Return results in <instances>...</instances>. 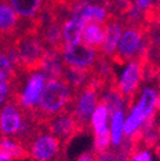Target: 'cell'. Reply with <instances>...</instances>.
I'll return each instance as SVG.
<instances>
[{"mask_svg": "<svg viewBox=\"0 0 160 161\" xmlns=\"http://www.w3.org/2000/svg\"><path fill=\"white\" fill-rule=\"evenodd\" d=\"M48 82L46 75L38 69L23 70L22 77L13 80V101L26 114L33 115Z\"/></svg>", "mask_w": 160, "mask_h": 161, "instance_id": "cell-2", "label": "cell"}, {"mask_svg": "<svg viewBox=\"0 0 160 161\" xmlns=\"http://www.w3.org/2000/svg\"><path fill=\"white\" fill-rule=\"evenodd\" d=\"M104 38H105V28L104 25H100V23H85L83 31H82V42L100 50L103 42H104Z\"/></svg>", "mask_w": 160, "mask_h": 161, "instance_id": "cell-23", "label": "cell"}, {"mask_svg": "<svg viewBox=\"0 0 160 161\" xmlns=\"http://www.w3.org/2000/svg\"><path fill=\"white\" fill-rule=\"evenodd\" d=\"M63 79L71 86V88L76 92L78 90H81L90 83H92L94 77L92 72L89 70H82V69H74V68H66Z\"/></svg>", "mask_w": 160, "mask_h": 161, "instance_id": "cell-22", "label": "cell"}, {"mask_svg": "<svg viewBox=\"0 0 160 161\" xmlns=\"http://www.w3.org/2000/svg\"><path fill=\"white\" fill-rule=\"evenodd\" d=\"M147 37L142 25H126L118 44L114 60L126 63L129 60H144L147 54Z\"/></svg>", "mask_w": 160, "mask_h": 161, "instance_id": "cell-4", "label": "cell"}, {"mask_svg": "<svg viewBox=\"0 0 160 161\" xmlns=\"http://www.w3.org/2000/svg\"><path fill=\"white\" fill-rule=\"evenodd\" d=\"M76 161H95V155L91 152H85L81 156H78Z\"/></svg>", "mask_w": 160, "mask_h": 161, "instance_id": "cell-33", "label": "cell"}, {"mask_svg": "<svg viewBox=\"0 0 160 161\" xmlns=\"http://www.w3.org/2000/svg\"><path fill=\"white\" fill-rule=\"evenodd\" d=\"M124 26H126L124 21H122V19L118 18L117 15L110 14L108 21L104 23L105 38H104L101 47L99 50L103 58L114 60L117 50H118V44H119V40H121L122 32L124 30Z\"/></svg>", "mask_w": 160, "mask_h": 161, "instance_id": "cell-10", "label": "cell"}, {"mask_svg": "<svg viewBox=\"0 0 160 161\" xmlns=\"http://www.w3.org/2000/svg\"><path fill=\"white\" fill-rule=\"evenodd\" d=\"M81 129L71 111H64L46 120V130L62 142H67Z\"/></svg>", "mask_w": 160, "mask_h": 161, "instance_id": "cell-11", "label": "cell"}, {"mask_svg": "<svg viewBox=\"0 0 160 161\" xmlns=\"http://www.w3.org/2000/svg\"><path fill=\"white\" fill-rule=\"evenodd\" d=\"M18 74V68L8 58L4 47H0V82H10L15 79Z\"/></svg>", "mask_w": 160, "mask_h": 161, "instance_id": "cell-25", "label": "cell"}, {"mask_svg": "<svg viewBox=\"0 0 160 161\" xmlns=\"http://www.w3.org/2000/svg\"><path fill=\"white\" fill-rule=\"evenodd\" d=\"M13 83L0 82V108L13 100Z\"/></svg>", "mask_w": 160, "mask_h": 161, "instance_id": "cell-28", "label": "cell"}, {"mask_svg": "<svg viewBox=\"0 0 160 161\" xmlns=\"http://www.w3.org/2000/svg\"><path fill=\"white\" fill-rule=\"evenodd\" d=\"M26 148L32 161H56L62 153L63 142L48 130H36L26 142Z\"/></svg>", "mask_w": 160, "mask_h": 161, "instance_id": "cell-8", "label": "cell"}, {"mask_svg": "<svg viewBox=\"0 0 160 161\" xmlns=\"http://www.w3.org/2000/svg\"><path fill=\"white\" fill-rule=\"evenodd\" d=\"M85 22L81 18L71 15L62 21V38L64 45H73L82 42V31Z\"/></svg>", "mask_w": 160, "mask_h": 161, "instance_id": "cell-19", "label": "cell"}, {"mask_svg": "<svg viewBox=\"0 0 160 161\" xmlns=\"http://www.w3.org/2000/svg\"><path fill=\"white\" fill-rule=\"evenodd\" d=\"M81 2H89V3H91V2H94V0H81Z\"/></svg>", "mask_w": 160, "mask_h": 161, "instance_id": "cell-35", "label": "cell"}, {"mask_svg": "<svg viewBox=\"0 0 160 161\" xmlns=\"http://www.w3.org/2000/svg\"><path fill=\"white\" fill-rule=\"evenodd\" d=\"M0 161H12L10 156L5 151H3L2 148H0Z\"/></svg>", "mask_w": 160, "mask_h": 161, "instance_id": "cell-34", "label": "cell"}, {"mask_svg": "<svg viewBox=\"0 0 160 161\" xmlns=\"http://www.w3.org/2000/svg\"><path fill=\"white\" fill-rule=\"evenodd\" d=\"M59 54L63 60L66 68H74L91 72L96 63L101 58V54L97 49H94L83 42L73 45H62Z\"/></svg>", "mask_w": 160, "mask_h": 161, "instance_id": "cell-9", "label": "cell"}, {"mask_svg": "<svg viewBox=\"0 0 160 161\" xmlns=\"http://www.w3.org/2000/svg\"><path fill=\"white\" fill-rule=\"evenodd\" d=\"M12 161H17V160H12Z\"/></svg>", "mask_w": 160, "mask_h": 161, "instance_id": "cell-36", "label": "cell"}, {"mask_svg": "<svg viewBox=\"0 0 160 161\" xmlns=\"http://www.w3.org/2000/svg\"><path fill=\"white\" fill-rule=\"evenodd\" d=\"M13 44L18 54L19 69L22 70L37 69L46 51V47L36 27L32 26L30 30L25 31L22 35H19L13 41Z\"/></svg>", "mask_w": 160, "mask_h": 161, "instance_id": "cell-5", "label": "cell"}, {"mask_svg": "<svg viewBox=\"0 0 160 161\" xmlns=\"http://www.w3.org/2000/svg\"><path fill=\"white\" fill-rule=\"evenodd\" d=\"M38 70H41L48 79H56V78H63L66 65L59 54V50L54 49H46L41 62H40Z\"/></svg>", "mask_w": 160, "mask_h": 161, "instance_id": "cell-16", "label": "cell"}, {"mask_svg": "<svg viewBox=\"0 0 160 161\" xmlns=\"http://www.w3.org/2000/svg\"><path fill=\"white\" fill-rule=\"evenodd\" d=\"M94 136V141H92V147L95 153L99 152H104L111 148V143H110V136L109 132H104V133H97V134H92Z\"/></svg>", "mask_w": 160, "mask_h": 161, "instance_id": "cell-26", "label": "cell"}, {"mask_svg": "<svg viewBox=\"0 0 160 161\" xmlns=\"http://www.w3.org/2000/svg\"><path fill=\"white\" fill-rule=\"evenodd\" d=\"M21 21L35 25L36 19L46 7V0H7Z\"/></svg>", "mask_w": 160, "mask_h": 161, "instance_id": "cell-15", "label": "cell"}, {"mask_svg": "<svg viewBox=\"0 0 160 161\" xmlns=\"http://www.w3.org/2000/svg\"><path fill=\"white\" fill-rule=\"evenodd\" d=\"M134 3L138 9H141L145 13L154 5V0H134Z\"/></svg>", "mask_w": 160, "mask_h": 161, "instance_id": "cell-32", "label": "cell"}, {"mask_svg": "<svg viewBox=\"0 0 160 161\" xmlns=\"http://www.w3.org/2000/svg\"><path fill=\"white\" fill-rule=\"evenodd\" d=\"M129 152L131 148L128 147V143L124 142V145L119 148H114V161H129Z\"/></svg>", "mask_w": 160, "mask_h": 161, "instance_id": "cell-29", "label": "cell"}, {"mask_svg": "<svg viewBox=\"0 0 160 161\" xmlns=\"http://www.w3.org/2000/svg\"><path fill=\"white\" fill-rule=\"evenodd\" d=\"M100 88L101 85L92 80L89 86L74 92L69 111L81 129L89 128L90 118L100 104Z\"/></svg>", "mask_w": 160, "mask_h": 161, "instance_id": "cell-6", "label": "cell"}, {"mask_svg": "<svg viewBox=\"0 0 160 161\" xmlns=\"http://www.w3.org/2000/svg\"><path fill=\"white\" fill-rule=\"evenodd\" d=\"M124 118H126V110H119V111H114V113L110 114L109 136H110L111 148H119V147H122L126 142Z\"/></svg>", "mask_w": 160, "mask_h": 161, "instance_id": "cell-20", "label": "cell"}, {"mask_svg": "<svg viewBox=\"0 0 160 161\" xmlns=\"http://www.w3.org/2000/svg\"><path fill=\"white\" fill-rule=\"evenodd\" d=\"M0 148L5 151L12 160L17 161H23L27 158V148L26 143L23 141L18 139L15 137H5V136H0Z\"/></svg>", "mask_w": 160, "mask_h": 161, "instance_id": "cell-21", "label": "cell"}, {"mask_svg": "<svg viewBox=\"0 0 160 161\" xmlns=\"http://www.w3.org/2000/svg\"><path fill=\"white\" fill-rule=\"evenodd\" d=\"M145 78L144 60H129L122 63V68L115 75L113 86L121 92L127 100L132 101L142 87Z\"/></svg>", "mask_w": 160, "mask_h": 161, "instance_id": "cell-7", "label": "cell"}, {"mask_svg": "<svg viewBox=\"0 0 160 161\" xmlns=\"http://www.w3.org/2000/svg\"><path fill=\"white\" fill-rule=\"evenodd\" d=\"M68 12L73 17L81 18L85 23L94 22V23L104 25L110 17V12L106 9V7L101 4L81 2V0H76L73 4H71L68 7Z\"/></svg>", "mask_w": 160, "mask_h": 161, "instance_id": "cell-13", "label": "cell"}, {"mask_svg": "<svg viewBox=\"0 0 160 161\" xmlns=\"http://www.w3.org/2000/svg\"><path fill=\"white\" fill-rule=\"evenodd\" d=\"M132 103L142 113L146 122L154 120L160 110V91L154 85H145L138 91Z\"/></svg>", "mask_w": 160, "mask_h": 161, "instance_id": "cell-12", "label": "cell"}, {"mask_svg": "<svg viewBox=\"0 0 160 161\" xmlns=\"http://www.w3.org/2000/svg\"><path fill=\"white\" fill-rule=\"evenodd\" d=\"M74 96V91L63 78L48 79L41 98L33 114L36 120H46L60 113L68 111Z\"/></svg>", "mask_w": 160, "mask_h": 161, "instance_id": "cell-1", "label": "cell"}, {"mask_svg": "<svg viewBox=\"0 0 160 161\" xmlns=\"http://www.w3.org/2000/svg\"><path fill=\"white\" fill-rule=\"evenodd\" d=\"M109 119L110 113L108 111V109L103 104H99L94 110L89 122V128L91 129L92 134L109 132Z\"/></svg>", "mask_w": 160, "mask_h": 161, "instance_id": "cell-24", "label": "cell"}, {"mask_svg": "<svg viewBox=\"0 0 160 161\" xmlns=\"http://www.w3.org/2000/svg\"><path fill=\"white\" fill-rule=\"evenodd\" d=\"M114 150H108L104 152H99L95 155V161H114Z\"/></svg>", "mask_w": 160, "mask_h": 161, "instance_id": "cell-31", "label": "cell"}, {"mask_svg": "<svg viewBox=\"0 0 160 161\" xmlns=\"http://www.w3.org/2000/svg\"><path fill=\"white\" fill-rule=\"evenodd\" d=\"M35 120L12 100L0 108V136L15 137L26 143L36 132Z\"/></svg>", "mask_w": 160, "mask_h": 161, "instance_id": "cell-3", "label": "cell"}, {"mask_svg": "<svg viewBox=\"0 0 160 161\" xmlns=\"http://www.w3.org/2000/svg\"><path fill=\"white\" fill-rule=\"evenodd\" d=\"M36 30L41 37L46 49L59 50L63 45L62 38V21L58 19V15L50 18L49 21L36 25Z\"/></svg>", "mask_w": 160, "mask_h": 161, "instance_id": "cell-14", "label": "cell"}, {"mask_svg": "<svg viewBox=\"0 0 160 161\" xmlns=\"http://www.w3.org/2000/svg\"><path fill=\"white\" fill-rule=\"evenodd\" d=\"M129 161H155V155L151 147L141 146L129 152Z\"/></svg>", "mask_w": 160, "mask_h": 161, "instance_id": "cell-27", "label": "cell"}, {"mask_svg": "<svg viewBox=\"0 0 160 161\" xmlns=\"http://www.w3.org/2000/svg\"><path fill=\"white\" fill-rule=\"evenodd\" d=\"M21 19L7 3V0H0V38L12 37L17 33Z\"/></svg>", "mask_w": 160, "mask_h": 161, "instance_id": "cell-17", "label": "cell"}, {"mask_svg": "<svg viewBox=\"0 0 160 161\" xmlns=\"http://www.w3.org/2000/svg\"><path fill=\"white\" fill-rule=\"evenodd\" d=\"M100 104H103L111 114L119 110H127L131 101L127 100L111 83L105 86L104 88H100Z\"/></svg>", "mask_w": 160, "mask_h": 161, "instance_id": "cell-18", "label": "cell"}, {"mask_svg": "<svg viewBox=\"0 0 160 161\" xmlns=\"http://www.w3.org/2000/svg\"><path fill=\"white\" fill-rule=\"evenodd\" d=\"M76 0H46V3H49L50 7L53 8H64L68 10V7L73 4Z\"/></svg>", "mask_w": 160, "mask_h": 161, "instance_id": "cell-30", "label": "cell"}]
</instances>
